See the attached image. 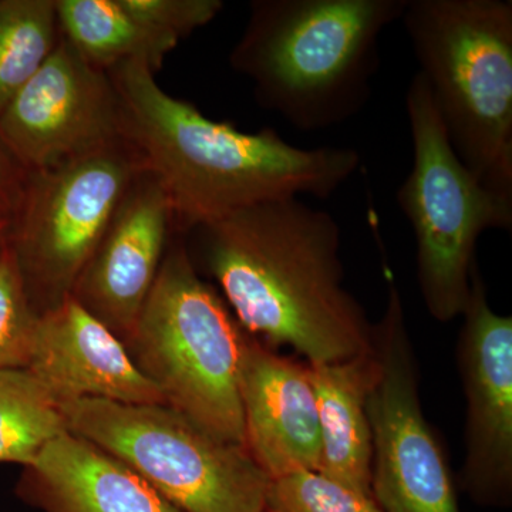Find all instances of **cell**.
Listing matches in <instances>:
<instances>
[{
  "mask_svg": "<svg viewBox=\"0 0 512 512\" xmlns=\"http://www.w3.org/2000/svg\"><path fill=\"white\" fill-rule=\"evenodd\" d=\"M373 349L377 373L367 402L373 498L383 512H460L446 454L421 407L419 365L392 272Z\"/></svg>",
  "mask_w": 512,
  "mask_h": 512,
  "instance_id": "9",
  "label": "cell"
},
{
  "mask_svg": "<svg viewBox=\"0 0 512 512\" xmlns=\"http://www.w3.org/2000/svg\"><path fill=\"white\" fill-rule=\"evenodd\" d=\"M308 366L322 439L320 471L359 493L372 495L373 446L367 402L377 373L375 349L352 359Z\"/></svg>",
  "mask_w": 512,
  "mask_h": 512,
  "instance_id": "16",
  "label": "cell"
},
{
  "mask_svg": "<svg viewBox=\"0 0 512 512\" xmlns=\"http://www.w3.org/2000/svg\"><path fill=\"white\" fill-rule=\"evenodd\" d=\"M60 29L97 69L110 72L124 63H144L154 73L178 40L148 26L121 0H56Z\"/></svg>",
  "mask_w": 512,
  "mask_h": 512,
  "instance_id": "17",
  "label": "cell"
},
{
  "mask_svg": "<svg viewBox=\"0 0 512 512\" xmlns=\"http://www.w3.org/2000/svg\"><path fill=\"white\" fill-rule=\"evenodd\" d=\"M18 494L45 512H181L119 458L70 431L23 467Z\"/></svg>",
  "mask_w": 512,
  "mask_h": 512,
  "instance_id": "15",
  "label": "cell"
},
{
  "mask_svg": "<svg viewBox=\"0 0 512 512\" xmlns=\"http://www.w3.org/2000/svg\"><path fill=\"white\" fill-rule=\"evenodd\" d=\"M407 0H254L229 64L256 101L303 133L340 126L372 99L380 37Z\"/></svg>",
  "mask_w": 512,
  "mask_h": 512,
  "instance_id": "3",
  "label": "cell"
},
{
  "mask_svg": "<svg viewBox=\"0 0 512 512\" xmlns=\"http://www.w3.org/2000/svg\"><path fill=\"white\" fill-rule=\"evenodd\" d=\"M26 369L59 404L82 399L167 404L123 340L73 296L37 316Z\"/></svg>",
  "mask_w": 512,
  "mask_h": 512,
  "instance_id": "13",
  "label": "cell"
},
{
  "mask_svg": "<svg viewBox=\"0 0 512 512\" xmlns=\"http://www.w3.org/2000/svg\"><path fill=\"white\" fill-rule=\"evenodd\" d=\"M70 433L119 458L181 512H265L272 480L241 444L167 404H60Z\"/></svg>",
  "mask_w": 512,
  "mask_h": 512,
  "instance_id": "7",
  "label": "cell"
},
{
  "mask_svg": "<svg viewBox=\"0 0 512 512\" xmlns=\"http://www.w3.org/2000/svg\"><path fill=\"white\" fill-rule=\"evenodd\" d=\"M247 335L177 234L124 345L167 406L245 446L239 370Z\"/></svg>",
  "mask_w": 512,
  "mask_h": 512,
  "instance_id": "5",
  "label": "cell"
},
{
  "mask_svg": "<svg viewBox=\"0 0 512 512\" xmlns=\"http://www.w3.org/2000/svg\"><path fill=\"white\" fill-rule=\"evenodd\" d=\"M60 404L28 369H0V464L28 467L67 433Z\"/></svg>",
  "mask_w": 512,
  "mask_h": 512,
  "instance_id": "18",
  "label": "cell"
},
{
  "mask_svg": "<svg viewBox=\"0 0 512 512\" xmlns=\"http://www.w3.org/2000/svg\"><path fill=\"white\" fill-rule=\"evenodd\" d=\"M274 512H383L372 495L359 493L322 471L301 470L272 480L268 508Z\"/></svg>",
  "mask_w": 512,
  "mask_h": 512,
  "instance_id": "20",
  "label": "cell"
},
{
  "mask_svg": "<svg viewBox=\"0 0 512 512\" xmlns=\"http://www.w3.org/2000/svg\"><path fill=\"white\" fill-rule=\"evenodd\" d=\"M29 171L10 150L0 133V214L13 218L18 210Z\"/></svg>",
  "mask_w": 512,
  "mask_h": 512,
  "instance_id": "23",
  "label": "cell"
},
{
  "mask_svg": "<svg viewBox=\"0 0 512 512\" xmlns=\"http://www.w3.org/2000/svg\"><path fill=\"white\" fill-rule=\"evenodd\" d=\"M136 18L180 42L224 9L221 0H121Z\"/></svg>",
  "mask_w": 512,
  "mask_h": 512,
  "instance_id": "22",
  "label": "cell"
},
{
  "mask_svg": "<svg viewBox=\"0 0 512 512\" xmlns=\"http://www.w3.org/2000/svg\"><path fill=\"white\" fill-rule=\"evenodd\" d=\"M265 512H274V511H271V510H266Z\"/></svg>",
  "mask_w": 512,
  "mask_h": 512,
  "instance_id": "25",
  "label": "cell"
},
{
  "mask_svg": "<svg viewBox=\"0 0 512 512\" xmlns=\"http://www.w3.org/2000/svg\"><path fill=\"white\" fill-rule=\"evenodd\" d=\"M13 218L0 214V248L5 244L9 237L10 227H12Z\"/></svg>",
  "mask_w": 512,
  "mask_h": 512,
  "instance_id": "24",
  "label": "cell"
},
{
  "mask_svg": "<svg viewBox=\"0 0 512 512\" xmlns=\"http://www.w3.org/2000/svg\"><path fill=\"white\" fill-rule=\"evenodd\" d=\"M197 271L214 279L232 315L269 348L306 363L373 350V325L345 286L342 231L301 198L252 205L183 235Z\"/></svg>",
  "mask_w": 512,
  "mask_h": 512,
  "instance_id": "1",
  "label": "cell"
},
{
  "mask_svg": "<svg viewBox=\"0 0 512 512\" xmlns=\"http://www.w3.org/2000/svg\"><path fill=\"white\" fill-rule=\"evenodd\" d=\"M107 73L119 94L124 137L163 184L180 235L264 202L328 200L362 165L353 148H301L274 128L245 133L208 119L164 92L147 64Z\"/></svg>",
  "mask_w": 512,
  "mask_h": 512,
  "instance_id": "2",
  "label": "cell"
},
{
  "mask_svg": "<svg viewBox=\"0 0 512 512\" xmlns=\"http://www.w3.org/2000/svg\"><path fill=\"white\" fill-rule=\"evenodd\" d=\"M177 234L170 198L146 168L124 195L73 298L126 343Z\"/></svg>",
  "mask_w": 512,
  "mask_h": 512,
  "instance_id": "12",
  "label": "cell"
},
{
  "mask_svg": "<svg viewBox=\"0 0 512 512\" xmlns=\"http://www.w3.org/2000/svg\"><path fill=\"white\" fill-rule=\"evenodd\" d=\"M62 39L56 0H0V113Z\"/></svg>",
  "mask_w": 512,
  "mask_h": 512,
  "instance_id": "19",
  "label": "cell"
},
{
  "mask_svg": "<svg viewBox=\"0 0 512 512\" xmlns=\"http://www.w3.org/2000/svg\"><path fill=\"white\" fill-rule=\"evenodd\" d=\"M245 447L271 480L320 471L322 439L308 363L247 335L239 370Z\"/></svg>",
  "mask_w": 512,
  "mask_h": 512,
  "instance_id": "14",
  "label": "cell"
},
{
  "mask_svg": "<svg viewBox=\"0 0 512 512\" xmlns=\"http://www.w3.org/2000/svg\"><path fill=\"white\" fill-rule=\"evenodd\" d=\"M406 111L413 164L397 204L413 229L424 305L434 319L450 322L466 308L478 238L488 229L511 231L512 201L458 158L420 73L407 87Z\"/></svg>",
  "mask_w": 512,
  "mask_h": 512,
  "instance_id": "6",
  "label": "cell"
},
{
  "mask_svg": "<svg viewBox=\"0 0 512 512\" xmlns=\"http://www.w3.org/2000/svg\"><path fill=\"white\" fill-rule=\"evenodd\" d=\"M143 170V157L123 137L30 171L8 242L37 316L72 296L124 195Z\"/></svg>",
  "mask_w": 512,
  "mask_h": 512,
  "instance_id": "8",
  "label": "cell"
},
{
  "mask_svg": "<svg viewBox=\"0 0 512 512\" xmlns=\"http://www.w3.org/2000/svg\"><path fill=\"white\" fill-rule=\"evenodd\" d=\"M37 315L8 239L0 248V369H26Z\"/></svg>",
  "mask_w": 512,
  "mask_h": 512,
  "instance_id": "21",
  "label": "cell"
},
{
  "mask_svg": "<svg viewBox=\"0 0 512 512\" xmlns=\"http://www.w3.org/2000/svg\"><path fill=\"white\" fill-rule=\"evenodd\" d=\"M400 20L458 158L512 201L511 0H407Z\"/></svg>",
  "mask_w": 512,
  "mask_h": 512,
  "instance_id": "4",
  "label": "cell"
},
{
  "mask_svg": "<svg viewBox=\"0 0 512 512\" xmlns=\"http://www.w3.org/2000/svg\"><path fill=\"white\" fill-rule=\"evenodd\" d=\"M458 336L457 363L467 402L461 485L478 504L512 498V316L491 308L477 265Z\"/></svg>",
  "mask_w": 512,
  "mask_h": 512,
  "instance_id": "11",
  "label": "cell"
},
{
  "mask_svg": "<svg viewBox=\"0 0 512 512\" xmlns=\"http://www.w3.org/2000/svg\"><path fill=\"white\" fill-rule=\"evenodd\" d=\"M0 133L23 167L42 170L123 138L110 74L62 35L55 52L0 113Z\"/></svg>",
  "mask_w": 512,
  "mask_h": 512,
  "instance_id": "10",
  "label": "cell"
}]
</instances>
